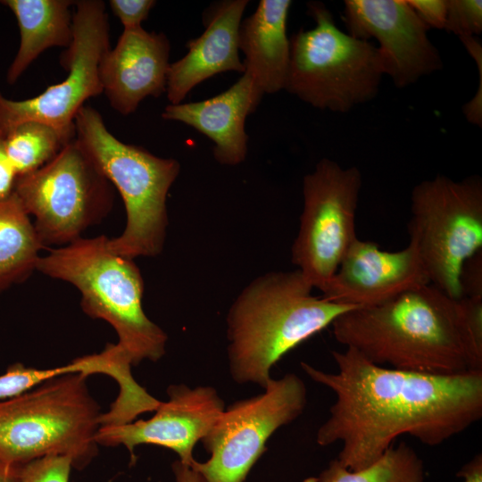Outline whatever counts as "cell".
Wrapping results in <instances>:
<instances>
[{"label": "cell", "instance_id": "6da1fadb", "mask_svg": "<svg viewBox=\"0 0 482 482\" xmlns=\"http://www.w3.org/2000/svg\"><path fill=\"white\" fill-rule=\"evenodd\" d=\"M331 355L337 372L303 362L301 367L336 397L316 442L321 446L340 443L337 460L351 470L374 463L400 436L436 446L482 417V371L414 373L374 364L350 347Z\"/></svg>", "mask_w": 482, "mask_h": 482}, {"label": "cell", "instance_id": "7a4b0ae2", "mask_svg": "<svg viewBox=\"0 0 482 482\" xmlns=\"http://www.w3.org/2000/svg\"><path fill=\"white\" fill-rule=\"evenodd\" d=\"M331 325L338 343L379 366L436 376L482 371L481 296L455 300L429 284Z\"/></svg>", "mask_w": 482, "mask_h": 482}, {"label": "cell", "instance_id": "3957f363", "mask_svg": "<svg viewBox=\"0 0 482 482\" xmlns=\"http://www.w3.org/2000/svg\"><path fill=\"white\" fill-rule=\"evenodd\" d=\"M312 288L295 270L259 276L241 291L227 315L229 372L237 383L264 389L286 353L357 308L315 296Z\"/></svg>", "mask_w": 482, "mask_h": 482}, {"label": "cell", "instance_id": "277c9868", "mask_svg": "<svg viewBox=\"0 0 482 482\" xmlns=\"http://www.w3.org/2000/svg\"><path fill=\"white\" fill-rule=\"evenodd\" d=\"M108 237H80L40 256L37 270L73 285L80 306L93 319L109 323L116 344L132 366L159 361L165 353L167 334L145 313L144 280L133 260L113 253Z\"/></svg>", "mask_w": 482, "mask_h": 482}, {"label": "cell", "instance_id": "5b68a950", "mask_svg": "<svg viewBox=\"0 0 482 482\" xmlns=\"http://www.w3.org/2000/svg\"><path fill=\"white\" fill-rule=\"evenodd\" d=\"M74 128L75 138L124 203L125 229L119 237L108 238V248L131 260L160 254L168 226L166 199L179 176V162L121 142L91 106L84 105L79 111Z\"/></svg>", "mask_w": 482, "mask_h": 482}, {"label": "cell", "instance_id": "8992f818", "mask_svg": "<svg viewBox=\"0 0 482 482\" xmlns=\"http://www.w3.org/2000/svg\"><path fill=\"white\" fill-rule=\"evenodd\" d=\"M87 374L71 372L0 401V454L21 466L49 455L68 456L86 468L97 455L100 407L87 386Z\"/></svg>", "mask_w": 482, "mask_h": 482}, {"label": "cell", "instance_id": "52a82bcc", "mask_svg": "<svg viewBox=\"0 0 482 482\" xmlns=\"http://www.w3.org/2000/svg\"><path fill=\"white\" fill-rule=\"evenodd\" d=\"M307 7L315 27L289 39L285 90L315 108L341 113L372 100L385 75L378 46L341 30L322 3Z\"/></svg>", "mask_w": 482, "mask_h": 482}, {"label": "cell", "instance_id": "ba28073f", "mask_svg": "<svg viewBox=\"0 0 482 482\" xmlns=\"http://www.w3.org/2000/svg\"><path fill=\"white\" fill-rule=\"evenodd\" d=\"M410 243L430 284L453 299L462 297L460 276L482 249V180L455 181L445 175L417 184L411 196Z\"/></svg>", "mask_w": 482, "mask_h": 482}, {"label": "cell", "instance_id": "9c48e42d", "mask_svg": "<svg viewBox=\"0 0 482 482\" xmlns=\"http://www.w3.org/2000/svg\"><path fill=\"white\" fill-rule=\"evenodd\" d=\"M14 195L34 217L45 248L82 237L108 215L114 199L112 185L75 137L46 164L20 177Z\"/></svg>", "mask_w": 482, "mask_h": 482}, {"label": "cell", "instance_id": "30bf717a", "mask_svg": "<svg viewBox=\"0 0 482 482\" xmlns=\"http://www.w3.org/2000/svg\"><path fill=\"white\" fill-rule=\"evenodd\" d=\"M307 403L304 382L295 373L271 378L262 394L224 409L201 440L210 458L190 467L207 482H244L280 427L296 420Z\"/></svg>", "mask_w": 482, "mask_h": 482}, {"label": "cell", "instance_id": "8fae6325", "mask_svg": "<svg viewBox=\"0 0 482 482\" xmlns=\"http://www.w3.org/2000/svg\"><path fill=\"white\" fill-rule=\"evenodd\" d=\"M361 187L357 167L344 168L327 158L303 177V208L291 257L312 287H324L357 238L355 216Z\"/></svg>", "mask_w": 482, "mask_h": 482}, {"label": "cell", "instance_id": "7c38bea8", "mask_svg": "<svg viewBox=\"0 0 482 482\" xmlns=\"http://www.w3.org/2000/svg\"><path fill=\"white\" fill-rule=\"evenodd\" d=\"M73 39L60 62L66 79L32 98L15 101L0 92V132L27 121L75 134L74 120L85 102L103 93L99 77L102 57L109 49V25L101 0L75 2Z\"/></svg>", "mask_w": 482, "mask_h": 482}, {"label": "cell", "instance_id": "4fadbf2b", "mask_svg": "<svg viewBox=\"0 0 482 482\" xmlns=\"http://www.w3.org/2000/svg\"><path fill=\"white\" fill-rule=\"evenodd\" d=\"M343 21L348 33L378 42L385 75L398 88L443 68L428 28L407 0H345Z\"/></svg>", "mask_w": 482, "mask_h": 482}, {"label": "cell", "instance_id": "5bb4252c", "mask_svg": "<svg viewBox=\"0 0 482 482\" xmlns=\"http://www.w3.org/2000/svg\"><path fill=\"white\" fill-rule=\"evenodd\" d=\"M168 401L161 402L148 420L112 427H100L96 436L98 445H124L130 453L139 445H155L176 453L179 461L189 465L195 460L193 450L210 431L225 409L215 388L199 386L191 388L184 384L167 388Z\"/></svg>", "mask_w": 482, "mask_h": 482}, {"label": "cell", "instance_id": "9a60e30c", "mask_svg": "<svg viewBox=\"0 0 482 482\" xmlns=\"http://www.w3.org/2000/svg\"><path fill=\"white\" fill-rule=\"evenodd\" d=\"M429 284L428 273L411 243L402 250L388 252L372 241L357 237L320 291L321 296L330 302L365 308Z\"/></svg>", "mask_w": 482, "mask_h": 482}, {"label": "cell", "instance_id": "2e32d148", "mask_svg": "<svg viewBox=\"0 0 482 482\" xmlns=\"http://www.w3.org/2000/svg\"><path fill=\"white\" fill-rule=\"evenodd\" d=\"M170 51L162 32H149L141 26L124 29L99 65L103 92L116 112L129 115L145 98L166 92Z\"/></svg>", "mask_w": 482, "mask_h": 482}, {"label": "cell", "instance_id": "e0dca14e", "mask_svg": "<svg viewBox=\"0 0 482 482\" xmlns=\"http://www.w3.org/2000/svg\"><path fill=\"white\" fill-rule=\"evenodd\" d=\"M248 3L222 0L204 10V31L187 43L186 55L169 65L166 94L170 104H180L195 86L218 73H244L238 53V29Z\"/></svg>", "mask_w": 482, "mask_h": 482}, {"label": "cell", "instance_id": "ac0fdd59", "mask_svg": "<svg viewBox=\"0 0 482 482\" xmlns=\"http://www.w3.org/2000/svg\"><path fill=\"white\" fill-rule=\"evenodd\" d=\"M263 94L244 72L222 93L204 101L168 104L162 117L194 128L214 143L213 156L223 165L243 162L247 154L246 117L254 112Z\"/></svg>", "mask_w": 482, "mask_h": 482}, {"label": "cell", "instance_id": "d6986e66", "mask_svg": "<svg viewBox=\"0 0 482 482\" xmlns=\"http://www.w3.org/2000/svg\"><path fill=\"white\" fill-rule=\"evenodd\" d=\"M291 5L290 0H261L239 26L244 72L252 77L263 95L285 89L290 60L287 21Z\"/></svg>", "mask_w": 482, "mask_h": 482}, {"label": "cell", "instance_id": "ffe728a7", "mask_svg": "<svg viewBox=\"0 0 482 482\" xmlns=\"http://www.w3.org/2000/svg\"><path fill=\"white\" fill-rule=\"evenodd\" d=\"M0 3L14 14L21 35L18 52L8 68L6 80L14 84L45 50L69 47L73 39L69 0H4Z\"/></svg>", "mask_w": 482, "mask_h": 482}, {"label": "cell", "instance_id": "44dd1931", "mask_svg": "<svg viewBox=\"0 0 482 482\" xmlns=\"http://www.w3.org/2000/svg\"><path fill=\"white\" fill-rule=\"evenodd\" d=\"M45 249L29 215L13 194L0 201V292L25 281Z\"/></svg>", "mask_w": 482, "mask_h": 482}, {"label": "cell", "instance_id": "7402d4cb", "mask_svg": "<svg viewBox=\"0 0 482 482\" xmlns=\"http://www.w3.org/2000/svg\"><path fill=\"white\" fill-rule=\"evenodd\" d=\"M0 135L5 154L19 178L46 164L75 137V134L36 121L15 125Z\"/></svg>", "mask_w": 482, "mask_h": 482}, {"label": "cell", "instance_id": "603a6c76", "mask_svg": "<svg viewBox=\"0 0 482 482\" xmlns=\"http://www.w3.org/2000/svg\"><path fill=\"white\" fill-rule=\"evenodd\" d=\"M424 464L414 449L404 442L391 446L371 465L351 470L333 460L318 482H423Z\"/></svg>", "mask_w": 482, "mask_h": 482}, {"label": "cell", "instance_id": "cb8c5ba5", "mask_svg": "<svg viewBox=\"0 0 482 482\" xmlns=\"http://www.w3.org/2000/svg\"><path fill=\"white\" fill-rule=\"evenodd\" d=\"M71 372H84L88 376L94 374L96 364L92 355L79 357L66 365L44 370L14 363L0 375V401L19 395L47 379Z\"/></svg>", "mask_w": 482, "mask_h": 482}, {"label": "cell", "instance_id": "d4e9b609", "mask_svg": "<svg viewBox=\"0 0 482 482\" xmlns=\"http://www.w3.org/2000/svg\"><path fill=\"white\" fill-rule=\"evenodd\" d=\"M459 38L477 37L482 32L481 0H447L445 29Z\"/></svg>", "mask_w": 482, "mask_h": 482}, {"label": "cell", "instance_id": "484cf974", "mask_svg": "<svg viewBox=\"0 0 482 482\" xmlns=\"http://www.w3.org/2000/svg\"><path fill=\"white\" fill-rule=\"evenodd\" d=\"M72 461L68 456L49 455L20 466V482H69Z\"/></svg>", "mask_w": 482, "mask_h": 482}, {"label": "cell", "instance_id": "4316f807", "mask_svg": "<svg viewBox=\"0 0 482 482\" xmlns=\"http://www.w3.org/2000/svg\"><path fill=\"white\" fill-rule=\"evenodd\" d=\"M155 4L154 0L109 1L112 12L119 18L124 29L140 27Z\"/></svg>", "mask_w": 482, "mask_h": 482}, {"label": "cell", "instance_id": "83f0119b", "mask_svg": "<svg viewBox=\"0 0 482 482\" xmlns=\"http://www.w3.org/2000/svg\"><path fill=\"white\" fill-rule=\"evenodd\" d=\"M407 3L428 29H445L447 0H407Z\"/></svg>", "mask_w": 482, "mask_h": 482}, {"label": "cell", "instance_id": "f1b7e54d", "mask_svg": "<svg viewBox=\"0 0 482 482\" xmlns=\"http://www.w3.org/2000/svg\"><path fill=\"white\" fill-rule=\"evenodd\" d=\"M481 265V251L465 262L460 276L462 297L482 296Z\"/></svg>", "mask_w": 482, "mask_h": 482}, {"label": "cell", "instance_id": "f546056e", "mask_svg": "<svg viewBox=\"0 0 482 482\" xmlns=\"http://www.w3.org/2000/svg\"><path fill=\"white\" fill-rule=\"evenodd\" d=\"M18 175L10 162L0 135V201L5 200L14 194Z\"/></svg>", "mask_w": 482, "mask_h": 482}, {"label": "cell", "instance_id": "4dcf8cb0", "mask_svg": "<svg viewBox=\"0 0 482 482\" xmlns=\"http://www.w3.org/2000/svg\"><path fill=\"white\" fill-rule=\"evenodd\" d=\"M171 469L175 477V482H207L198 471L179 460L172 463Z\"/></svg>", "mask_w": 482, "mask_h": 482}, {"label": "cell", "instance_id": "1f68e13d", "mask_svg": "<svg viewBox=\"0 0 482 482\" xmlns=\"http://www.w3.org/2000/svg\"><path fill=\"white\" fill-rule=\"evenodd\" d=\"M462 478L463 482H482V456L476 455L471 461L462 466L456 474Z\"/></svg>", "mask_w": 482, "mask_h": 482}, {"label": "cell", "instance_id": "d6a6232c", "mask_svg": "<svg viewBox=\"0 0 482 482\" xmlns=\"http://www.w3.org/2000/svg\"><path fill=\"white\" fill-rule=\"evenodd\" d=\"M19 470L20 466L10 463L0 454V482H20Z\"/></svg>", "mask_w": 482, "mask_h": 482}]
</instances>
